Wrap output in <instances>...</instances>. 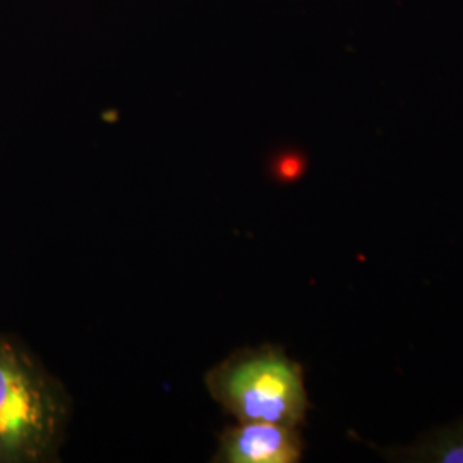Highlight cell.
<instances>
[{"instance_id":"6da1fadb","label":"cell","mask_w":463,"mask_h":463,"mask_svg":"<svg viewBox=\"0 0 463 463\" xmlns=\"http://www.w3.org/2000/svg\"><path fill=\"white\" fill-rule=\"evenodd\" d=\"M69 400L33 355L0 336V463H47L64 443Z\"/></svg>"},{"instance_id":"7a4b0ae2","label":"cell","mask_w":463,"mask_h":463,"mask_svg":"<svg viewBox=\"0 0 463 463\" xmlns=\"http://www.w3.org/2000/svg\"><path fill=\"white\" fill-rule=\"evenodd\" d=\"M206 386L239 422L298 428L309 411L302 365L271 345L225 359L208 373Z\"/></svg>"},{"instance_id":"3957f363","label":"cell","mask_w":463,"mask_h":463,"mask_svg":"<svg viewBox=\"0 0 463 463\" xmlns=\"http://www.w3.org/2000/svg\"><path fill=\"white\" fill-rule=\"evenodd\" d=\"M304 453L298 428L271 422H239L220 436L215 462L298 463Z\"/></svg>"},{"instance_id":"277c9868","label":"cell","mask_w":463,"mask_h":463,"mask_svg":"<svg viewBox=\"0 0 463 463\" xmlns=\"http://www.w3.org/2000/svg\"><path fill=\"white\" fill-rule=\"evenodd\" d=\"M405 462L463 463V422L447 430H434L414 447L393 451Z\"/></svg>"}]
</instances>
